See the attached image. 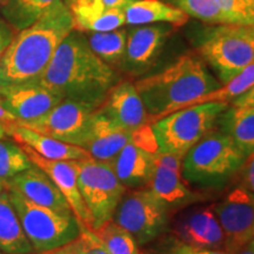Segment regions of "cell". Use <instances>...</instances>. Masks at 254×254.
<instances>
[{"label":"cell","mask_w":254,"mask_h":254,"mask_svg":"<svg viewBox=\"0 0 254 254\" xmlns=\"http://www.w3.org/2000/svg\"><path fill=\"white\" fill-rule=\"evenodd\" d=\"M40 80L63 100L99 109L120 79L118 71L92 51L86 34L73 30L59 45Z\"/></svg>","instance_id":"obj_1"},{"label":"cell","mask_w":254,"mask_h":254,"mask_svg":"<svg viewBox=\"0 0 254 254\" xmlns=\"http://www.w3.org/2000/svg\"><path fill=\"white\" fill-rule=\"evenodd\" d=\"M73 30L71 12L63 0H57L39 20L15 33L0 60V85L40 79Z\"/></svg>","instance_id":"obj_2"},{"label":"cell","mask_w":254,"mask_h":254,"mask_svg":"<svg viewBox=\"0 0 254 254\" xmlns=\"http://www.w3.org/2000/svg\"><path fill=\"white\" fill-rule=\"evenodd\" d=\"M148 114V123L185 109L193 100L213 92L221 82L200 57L184 55L161 72L134 82Z\"/></svg>","instance_id":"obj_3"},{"label":"cell","mask_w":254,"mask_h":254,"mask_svg":"<svg viewBox=\"0 0 254 254\" xmlns=\"http://www.w3.org/2000/svg\"><path fill=\"white\" fill-rule=\"evenodd\" d=\"M246 159L227 133L213 128L183 158L182 174L186 183L221 186L243 167Z\"/></svg>","instance_id":"obj_4"},{"label":"cell","mask_w":254,"mask_h":254,"mask_svg":"<svg viewBox=\"0 0 254 254\" xmlns=\"http://www.w3.org/2000/svg\"><path fill=\"white\" fill-rule=\"evenodd\" d=\"M230 106L212 101L178 110L151 124L158 148L164 153L184 158L196 142L211 132Z\"/></svg>","instance_id":"obj_5"},{"label":"cell","mask_w":254,"mask_h":254,"mask_svg":"<svg viewBox=\"0 0 254 254\" xmlns=\"http://www.w3.org/2000/svg\"><path fill=\"white\" fill-rule=\"evenodd\" d=\"M7 192L34 252H49L77 240L84 226L72 212L55 211L34 204L13 190Z\"/></svg>","instance_id":"obj_6"},{"label":"cell","mask_w":254,"mask_h":254,"mask_svg":"<svg viewBox=\"0 0 254 254\" xmlns=\"http://www.w3.org/2000/svg\"><path fill=\"white\" fill-rule=\"evenodd\" d=\"M199 57L226 84L254 62V33L243 25H214L198 47Z\"/></svg>","instance_id":"obj_7"},{"label":"cell","mask_w":254,"mask_h":254,"mask_svg":"<svg viewBox=\"0 0 254 254\" xmlns=\"http://www.w3.org/2000/svg\"><path fill=\"white\" fill-rule=\"evenodd\" d=\"M78 174L81 198L91 217V231L112 220L126 187L114 172L113 165L92 157L71 160Z\"/></svg>","instance_id":"obj_8"},{"label":"cell","mask_w":254,"mask_h":254,"mask_svg":"<svg viewBox=\"0 0 254 254\" xmlns=\"http://www.w3.org/2000/svg\"><path fill=\"white\" fill-rule=\"evenodd\" d=\"M168 207L148 189L125 193L112 220L132 234L139 245H146L167 226Z\"/></svg>","instance_id":"obj_9"},{"label":"cell","mask_w":254,"mask_h":254,"mask_svg":"<svg viewBox=\"0 0 254 254\" xmlns=\"http://www.w3.org/2000/svg\"><path fill=\"white\" fill-rule=\"evenodd\" d=\"M224 232V250L233 254L254 239V193L236 187L213 207Z\"/></svg>","instance_id":"obj_10"},{"label":"cell","mask_w":254,"mask_h":254,"mask_svg":"<svg viewBox=\"0 0 254 254\" xmlns=\"http://www.w3.org/2000/svg\"><path fill=\"white\" fill-rule=\"evenodd\" d=\"M95 110L91 105L64 99L40 118L15 124L67 144L79 146Z\"/></svg>","instance_id":"obj_11"},{"label":"cell","mask_w":254,"mask_h":254,"mask_svg":"<svg viewBox=\"0 0 254 254\" xmlns=\"http://www.w3.org/2000/svg\"><path fill=\"white\" fill-rule=\"evenodd\" d=\"M176 27L170 24L136 25L127 28L122 71L138 77L153 67Z\"/></svg>","instance_id":"obj_12"},{"label":"cell","mask_w":254,"mask_h":254,"mask_svg":"<svg viewBox=\"0 0 254 254\" xmlns=\"http://www.w3.org/2000/svg\"><path fill=\"white\" fill-rule=\"evenodd\" d=\"M62 100L40 79L0 85V105L18 123L40 118Z\"/></svg>","instance_id":"obj_13"},{"label":"cell","mask_w":254,"mask_h":254,"mask_svg":"<svg viewBox=\"0 0 254 254\" xmlns=\"http://www.w3.org/2000/svg\"><path fill=\"white\" fill-rule=\"evenodd\" d=\"M132 134L133 132L120 127L106 113L97 109L79 146L93 159L113 164L119 152L131 141Z\"/></svg>","instance_id":"obj_14"},{"label":"cell","mask_w":254,"mask_h":254,"mask_svg":"<svg viewBox=\"0 0 254 254\" xmlns=\"http://www.w3.org/2000/svg\"><path fill=\"white\" fill-rule=\"evenodd\" d=\"M183 159L174 154L157 151L148 190L154 193L167 207L182 206L193 200L192 192L182 174Z\"/></svg>","instance_id":"obj_15"},{"label":"cell","mask_w":254,"mask_h":254,"mask_svg":"<svg viewBox=\"0 0 254 254\" xmlns=\"http://www.w3.org/2000/svg\"><path fill=\"white\" fill-rule=\"evenodd\" d=\"M20 146L23 147L31 163L41 168L51 178V180L56 184V186L67 200L73 214L80 222L81 226L91 230L90 213H88L86 205L81 198L78 186V174L71 161L51 160V159L40 157L39 154L32 151L27 146L21 144Z\"/></svg>","instance_id":"obj_16"},{"label":"cell","mask_w":254,"mask_h":254,"mask_svg":"<svg viewBox=\"0 0 254 254\" xmlns=\"http://www.w3.org/2000/svg\"><path fill=\"white\" fill-rule=\"evenodd\" d=\"M99 109L129 132L147 125L148 114L134 82L119 80L111 88ZM151 125V124H150Z\"/></svg>","instance_id":"obj_17"},{"label":"cell","mask_w":254,"mask_h":254,"mask_svg":"<svg viewBox=\"0 0 254 254\" xmlns=\"http://www.w3.org/2000/svg\"><path fill=\"white\" fill-rule=\"evenodd\" d=\"M176 233L182 244L192 250L224 249L225 237L213 209L196 208L179 219Z\"/></svg>","instance_id":"obj_18"},{"label":"cell","mask_w":254,"mask_h":254,"mask_svg":"<svg viewBox=\"0 0 254 254\" xmlns=\"http://www.w3.org/2000/svg\"><path fill=\"white\" fill-rule=\"evenodd\" d=\"M7 190H13L34 202L59 212H72L67 200L56 184L41 168L32 164L31 167L6 182ZM73 213V212H72Z\"/></svg>","instance_id":"obj_19"},{"label":"cell","mask_w":254,"mask_h":254,"mask_svg":"<svg viewBox=\"0 0 254 254\" xmlns=\"http://www.w3.org/2000/svg\"><path fill=\"white\" fill-rule=\"evenodd\" d=\"M155 152L139 144L132 134L131 141L119 152L112 164L117 177L126 189H141L148 185Z\"/></svg>","instance_id":"obj_20"},{"label":"cell","mask_w":254,"mask_h":254,"mask_svg":"<svg viewBox=\"0 0 254 254\" xmlns=\"http://www.w3.org/2000/svg\"><path fill=\"white\" fill-rule=\"evenodd\" d=\"M7 135L14 139L18 144L25 145L36 152L40 157L51 159V160H79L85 157H88L86 150L80 146L67 144L52 136L41 134L33 131L28 127L18 125V124H9L4 125Z\"/></svg>","instance_id":"obj_21"},{"label":"cell","mask_w":254,"mask_h":254,"mask_svg":"<svg viewBox=\"0 0 254 254\" xmlns=\"http://www.w3.org/2000/svg\"><path fill=\"white\" fill-rule=\"evenodd\" d=\"M126 25L170 24L179 28L189 23L190 17L166 0H138L125 8Z\"/></svg>","instance_id":"obj_22"},{"label":"cell","mask_w":254,"mask_h":254,"mask_svg":"<svg viewBox=\"0 0 254 254\" xmlns=\"http://www.w3.org/2000/svg\"><path fill=\"white\" fill-rule=\"evenodd\" d=\"M0 251L5 254H28L34 250L9 200L7 190L0 193Z\"/></svg>","instance_id":"obj_23"},{"label":"cell","mask_w":254,"mask_h":254,"mask_svg":"<svg viewBox=\"0 0 254 254\" xmlns=\"http://www.w3.org/2000/svg\"><path fill=\"white\" fill-rule=\"evenodd\" d=\"M219 122L246 157L254 153V107L228 106Z\"/></svg>","instance_id":"obj_24"},{"label":"cell","mask_w":254,"mask_h":254,"mask_svg":"<svg viewBox=\"0 0 254 254\" xmlns=\"http://www.w3.org/2000/svg\"><path fill=\"white\" fill-rule=\"evenodd\" d=\"M86 34L92 51L114 69L122 68L125 57L127 28H117L109 32H91Z\"/></svg>","instance_id":"obj_25"},{"label":"cell","mask_w":254,"mask_h":254,"mask_svg":"<svg viewBox=\"0 0 254 254\" xmlns=\"http://www.w3.org/2000/svg\"><path fill=\"white\" fill-rule=\"evenodd\" d=\"M57 0H4L0 14L15 32L24 30L43 17Z\"/></svg>","instance_id":"obj_26"},{"label":"cell","mask_w":254,"mask_h":254,"mask_svg":"<svg viewBox=\"0 0 254 254\" xmlns=\"http://www.w3.org/2000/svg\"><path fill=\"white\" fill-rule=\"evenodd\" d=\"M254 86V62L247 65L243 71L238 73L236 77H233L226 84H222L220 87L213 92L202 95L198 99L193 100L189 106L194 105L212 103V101H220V103L231 104L237 98L245 94L247 91ZM187 106V107H189Z\"/></svg>","instance_id":"obj_27"},{"label":"cell","mask_w":254,"mask_h":254,"mask_svg":"<svg viewBox=\"0 0 254 254\" xmlns=\"http://www.w3.org/2000/svg\"><path fill=\"white\" fill-rule=\"evenodd\" d=\"M92 232L99 238L111 254H141L139 244L132 234L113 220L107 221Z\"/></svg>","instance_id":"obj_28"},{"label":"cell","mask_w":254,"mask_h":254,"mask_svg":"<svg viewBox=\"0 0 254 254\" xmlns=\"http://www.w3.org/2000/svg\"><path fill=\"white\" fill-rule=\"evenodd\" d=\"M171 5L182 9L189 17L195 18L206 25L231 24L224 14L217 0H166Z\"/></svg>","instance_id":"obj_29"},{"label":"cell","mask_w":254,"mask_h":254,"mask_svg":"<svg viewBox=\"0 0 254 254\" xmlns=\"http://www.w3.org/2000/svg\"><path fill=\"white\" fill-rule=\"evenodd\" d=\"M31 166V160L20 144L0 139V179L8 182Z\"/></svg>","instance_id":"obj_30"},{"label":"cell","mask_w":254,"mask_h":254,"mask_svg":"<svg viewBox=\"0 0 254 254\" xmlns=\"http://www.w3.org/2000/svg\"><path fill=\"white\" fill-rule=\"evenodd\" d=\"M67 7L72 14L74 30L84 33L106 9L103 0H73Z\"/></svg>","instance_id":"obj_31"},{"label":"cell","mask_w":254,"mask_h":254,"mask_svg":"<svg viewBox=\"0 0 254 254\" xmlns=\"http://www.w3.org/2000/svg\"><path fill=\"white\" fill-rule=\"evenodd\" d=\"M217 2L232 25L250 26L253 24L254 20L245 0H217Z\"/></svg>","instance_id":"obj_32"},{"label":"cell","mask_w":254,"mask_h":254,"mask_svg":"<svg viewBox=\"0 0 254 254\" xmlns=\"http://www.w3.org/2000/svg\"><path fill=\"white\" fill-rule=\"evenodd\" d=\"M126 25L125 9L106 8L103 15L91 25L86 33L91 32H109Z\"/></svg>","instance_id":"obj_33"},{"label":"cell","mask_w":254,"mask_h":254,"mask_svg":"<svg viewBox=\"0 0 254 254\" xmlns=\"http://www.w3.org/2000/svg\"><path fill=\"white\" fill-rule=\"evenodd\" d=\"M77 244L81 254H111L99 238L86 227L81 228Z\"/></svg>","instance_id":"obj_34"},{"label":"cell","mask_w":254,"mask_h":254,"mask_svg":"<svg viewBox=\"0 0 254 254\" xmlns=\"http://www.w3.org/2000/svg\"><path fill=\"white\" fill-rule=\"evenodd\" d=\"M15 33L17 32L13 30V27L0 14V60L4 57L6 50H7L12 39L14 38Z\"/></svg>","instance_id":"obj_35"},{"label":"cell","mask_w":254,"mask_h":254,"mask_svg":"<svg viewBox=\"0 0 254 254\" xmlns=\"http://www.w3.org/2000/svg\"><path fill=\"white\" fill-rule=\"evenodd\" d=\"M249 160L243 165V173H241V185L254 193V153L251 154Z\"/></svg>","instance_id":"obj_36"},{"label":"cell","mask_w":254,"mask_h":254,"mask_svg":"<svg viewBox=\"0 0 254 254\" xmlns=\"http://www.w3.org/2000/svg\"><path fill=\"white\" fill-rule=\"evenodd\" d=\"M230 105L238 107H254V86L250 91H247L245 94L232 101Z\"/></svg>","instance_id":"obj_37"},{"label":"cell","mask_w":254,"mask_h":254,"mask_svg":"<svg viewBox=\"0 0 254 254\" xmlns=\"http://www.w3.org/2000/svg\"><path fill=\"white\" fill-rule=\"evenodd\" d=\"M47 254H81V253L80 251H79L77 240H74L72 241V243L67 244V245L59 247V249L49 251Z\"/></svg>","instance_id":"obj_38"},{"label":"cell","mask_w":254,"mask_h":254,"mask_svg":"<svg viewBox=\"0 0 254 254\" xmlns=\"http://www.w3.org/2000/svg\"><path fill=\"white\" fill-rule=\"evenodd\" d=\"M106 8H120L125 9L138 0H103Z\"/></svg>","instance_id":"obj_39"},{"label":"cell","mask_w":254,"mask_h":254,"mask_svg":"<svg viewBox=\"0 0 254 254\" xmlns=\"http://www.w3.org/2000/svg\"><path fill=\"white\" fill-rule=\"evenodd\" d=\"M17 122L18 120L15 119V117L12 116L11 113L7 112V111L0 105V123H1L2 125H9V124H14Z\"/></svg>","instance_id":"obj_40"},{"label":"cell","mask_w":254,"mask_h":254,"mask_svg":"<svg viewBox=\"0 0 254 254\" xmlns=\"http://www.w3.org/2000/svg\"><path fill=\"white\" fill-rule=\"evenodd\" d=\"M233 254H254V245L253 241L251 240L250 243L245 244L244 246H241L239 250H237Z\"/></svg>","instance_id":"obj_41"},{"label":"cell","mask_w":254,"mask_h":254,"mask_svg":"<svg viewBox=\"0 0 254 254\" xmlns=\"http://www.w3.org/2000/svg\"><path fill=\"white\" fill-rule=\"evenodd\" d=\"M193 254H232L226 250H192Z\"/></svg>","instance_id":"obj_42"},{"label":"cell","mask_w":254,"mask_h":254,"mask_svg":"<svg viewBox=\"0 0 254 254\" xmlns=\"http://www.w3.org/2000/svg\"><path fill=\"white\" fill-rule=\"evenodd\" d=\"M172 254H193V253H192V249H190V247L182 244V245L177 246V249H174Z\"/></svg>","instance_id":"obj_43"},{"label":"cell","mask_w":254,"mask_h":254,"mask_svg":"<svg viewBox=\"0 0 254 254\" xmlns=\"http://www.w3.org/2000/svg\"><path fill=\"white\" fill-rule=\"evenodd\" d=\"M245 2H246L247 7H249V11H250L251 15H252L253 20H254V0H245Z\"/></svg>","instance_id":"obj_44"},{"label":"cell","mask_w":254,"mask_h":254,"mask_svg":"<svg viewBox=\"0 0 254 254\" xmlns=\"http://www.w3.org/2000/svg\"><path fill=\"white\" fill-rule=\"evenodd\" d=\"M6 136H7V133L5 131V127L0 123V139H6Z\"/></svg>","instance_id":"obj_45"},{"label":"cell","mask_w":254,"mask_h":254,"mask_svg":"<svg viewBox=\"0 0 254 254\" xmlns=\"http://www.w3.org/2000/svg\"><path fill=\"white\" fill-rule=\"evenodd\" d=\"M5 190H7V185H6V182L0 179V193L4 192Z\"/></svg>","instance_id":"obj_46"},{"label":"cell","mask_w":254,"mask_h":254,"mask_svg":"<svg viewBox=\"0 0 254 254\" xmlns=\"http://www.w3.org/2000/svg\"><path fill=\"white\" fill-rule=\"evenodd\" d=\"M63 1H64V2H65V4H66V6H67V5H69V4H71V2L73 1V0H63Z\"/></svg>","instance_id":"obj_47"},{"label":"cell","mask_w":254,"mask_h":254,"mask_svg":"<svg viewBox=\"0 0 254 254\" xmlns=\"http://www.w3.org/2000/svg\"><path fill=\"white\" fill-rule=\"evenodd\" d=\"M28 254H47V252H33V253H28Z\"/></svg>","instance_id":"obj_48"},{"label":"cell","mask_w":254,"mask_h":254,"mask_svg":"<svg viewBox=\"0 0 254 254\" xmlns=\"http://www.w3.org/2000/svg\"><path fill=\"white\" fill-rule=\"evenodd\" d=\"M250 28H251V30H252L253 31V33H254V23L252 24V25H250V26H249Z\"/></svg>","instance_id":"obj_49"},{"label":"cell","mask_w":254,"mask_h":254,"mask_svg":"<svg viewBox=\"0 0 254 254\" xmlns=\"http://www.w3.org/2000/svg\"><path fill=\"white\" fill-rule=\"evenodd\" d=\"M0 254H5L4 252H1V251H0Z\"/></svg>","instance_id":"obj_50"},{"label":"cell","mask_w":254,"mask_h":254,"mask_svg":"<svg viewBox=\"0 0 254 254\" xmlns=\"http://www.w3.org/2000/svg\"><path fill=\"white\" fill-rule=\"evenodd\" d=\"M2 1H4V0H0V4H1V2H2Z\"/></svg>","instance_id":"obj_51"},{"label":"cell","mask_w":254,"mask_h":254,"mask_svg":"<svg viewBox=\"0 0 254 254\" xmlns=\"http://www.w3.org/2000/svg\"><path fill=\"white\" fill-rule=\"evenodd\" d=\"M252 241H253V245H254V239H253V240H252Z\"/></svg>","instance_id":"obj_52"}]
</instances>
